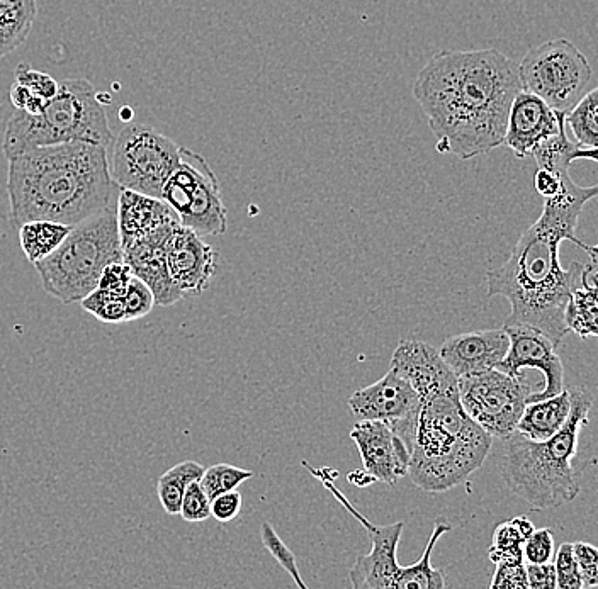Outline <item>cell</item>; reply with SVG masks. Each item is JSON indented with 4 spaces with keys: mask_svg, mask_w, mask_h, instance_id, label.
I'll use <instances>...</instances> for the list:
<instances>
[{
    "mask_svg": "<svg viewBox=\"0 0 598 589\" xmlns=\"http://www.w3.org/2000/svg\"><path fill=\"white\" fill-rule=\"evenodd\" d=\"M9 53H12L11 46L7 45L6 41L0 38V58L7 57Z\"/></svg>",
    "mask_w": 598,
    "mask_h": 589,
    "instance_id": "7dc6e473",
    "label": "cell"
},
{
    "mask_svg": "<svg viewBox=\"0 0 598 589\" xmlns=\"http://www.w3.org/2000/svg\"><path fill=\"white\" fill-rule=\"evenodd\" d=\"M36 14V0H0V38L12 51L28 40Z\"/></svg>",
    "mask_w": 598,
    "mask_h": 589,
    "instance_id": "83f0119b",
    "label": "cell"
},
{
    "mask_svg": "<svg viewBox=\"0 0 598 589\" xmlns=\"http://www.w3.org/2000/svg\"><path fill=\"white\" fill-rule=\"evenodd\" d=\"M490 588L529 589L525 562H500L497 564V571L491 579Z\"/></svg>",
    "mask_w": 598,
    "mask_h": 589,
    "instance_id": "ab89813d",
    "label": "cell"
},
{
    "mask_svg": "<svg viewBox=\"0 0 598 589\" xmlns=\"http://www.w3.org/2000/svg\"><path fill=\"white\" fill-rule=\"evenodd\" d=\"M252 477H254V472L242 469V467L232 466V464H215V466L204 469L199 484L203 486L204 493L208 494L209 500H213L218 494L237 489Z\"/></svg>",
    "mask_w": 598,
    "mask_h": 589,
    "instance_id": "f546056e",
    "label": "cell"
},
{
    "mask_svg": "<svg viewBox=\"0 0 598 589\" xmlns=\"http://www.w3.org/2000/svg\"><path fill=\"white\" fill-rule=\"evenodd\" d=\"M570 394V416L553 437L536 442L514 432L505 438L502 479L534 510L559 508L580 493L573 459L580 432L588 425L593 398L582 386L571 388Z\"/></svg>",
    "mask_w": 598,
    "mask_h": 589,
    "instance_id": "5b68a950",
    "label": "cell"
},
{
    "mask_svg": "<svg viewBox=\"0 0 598 589\" xmlns=\"http://www.w3.org/2000/svg\"><path fill=\"white\" fill-rule=\"evenodd\" d=\"M510 347L505 359L497 365V371L522 379L524 369H537L544 376V388L527 398V403L541 401L561 393L565 389V367L559 359L558 350L542 331L529 325H505Z\"/></svg>",
    "mask_w": 598,
    "mask_h": 589,
    "instance_id": "5bb4252c",
    "label": "cell"
},
{
    "mask_svg": "<svg viewBox=\"0 0 598 589\" xmlns=\"http://www.w3.org/2000/svg\"><path fill=\"white\" fill-rule=\"evenodd\" d=\"M554 573H556V588L582 589L583 581L580 569L573 556V544H563L553 557Z\"/></svg>",
    "mask_w": 598,
    "mask_h": 589,
    "instance_id": "e575fe53",
    "label": "cell"
},
{
    "mask_svg": "<svg viewBox=\"0 0 598 589\" xmlns=\"http://www.w3.org/2000/svg\"><path fill=\"white\" fill-rule=\"evenodd\" d=\"M520 87L566 114L587 94L593 70L571 41L553 40L534 46L517 65Z\"/></svg>",
    "mask_w": 598,
    "mask_h": 589,
    "instance_id": "ba28073f",
    "label": "cell"
},
{
    "mask_svg": "<svg viewBox=\"0 0 598 589\" xmlns=\"http://www.w3.org/2000/svg\"><path fill=\"white\" fill-rule=\"evenodd\" d=\"M218 269V253L203 236L179 225L167 243V270L184 298L208 289Z\"/></svg>",
    "mask_w": 598,
    "mask_h": 589,
    "instance_id": "9a60e30c",
    "label": "cell"
},
{
    "mask_svg": "<svg viewBox=\"0 0 598 589\" xmlns=\"http://www.w3.org/2000/svg\"><path fill=\"white\" fill-rule=\"evenodd\" d=\"M260 537H262V542L266 545V549L269 550V554H271V556L279 562V566L283 567L284 571L293 578L294 584L301 589L308 588L305 581L301 579V574H299L296 556L291 552L288 545L284 544L283 539L277 535V532L274 530L271 523H262V527H260Z\"/></svg>",
    "mask_w": 598,
    "mask_h": 589,
    "instance_id": "d6a6232c",
    "label": "cell"
},
{
    "mask_svg": "<svg viewBox=\"0 0 598 589\" xmlns=\"http://www.w3.org/2000/svg\"><path fill=\"white\" fill-rule=\"evenodd\" d=\"M116 216L121 248L179 221V216L162 199L145 196L130 189L119 191Z\"/></svg>",
    "mask_w": 598,
    "mask_h": 589,
    "instance_id": "44dd1931",
    "label": "cell"
},
{
    "mask_svg": "<svg viewBox=\"0 0 598 589\" xmlns=\"http://www.w3.org/2000/svg\"><path fill=\"white\" fill-rule=\"evenodd\" d=\"M9 99H11L12 106L16 107L17 111H23L28 114H40L45 109L48 102L43 101L41 97L33 94L28 87L12 82L11 90H9Z\"/></svg>",
    "mask_w": 598,
    "mask_h": 589,
    "instance_id": "7bdbcfd3",
    "label": "cell"
},
{
    "mask_svg": "<svg viewBox=\"0 0 598 589\" xmlns=\"http://www.w3.org/2000/svg\"><path fill=\"white\" fill-rule=\"evenodd\" d=\"M597 116L598 89L593 87L565 114L566 130H571L576 143L587 146V148H597Z\"/></svg>",
    "mask_w": 598,
    "mask_h": 589,
    "instance_id": "f1b7e54d",
    "label": "cell"
},
{
    "mask_svg": "<svg viewBox=\"0 0 598 589\" xmlns=\"http://www.w3.org/2000/svg\"><path fill=\"white\" fill-rule=\"evenodd\" d=\"M573 556L580 569L583 588L598 586V549L587 542L573 544Z\"/></svg>",
    "mask_w": 598,
    "mask_h": 589,
    "instance_id": "f35d334b",
    "label": "cell"
},
{
    "mask_svg": "<svg viewBox=\"0 0 598 589\" xmlns=\"http://www.w3.org/2000/svg\"><path fill=\"white\" fill-rule=\"evenodd\" d=\"M123 304H125V321H136L140 318L152 313L153 306H155V298H153L150 287L138 279L136 275L131 277L130 284L123 292Z\"/></svg>",
    "mask_w": 598,
    "mask_h": 589,
    "instance_id": "836d02e7",
    "label": "cell"
},
{
    "mask_svg": "<svg viewBox=\"0 0 598 589\" xmlns=\"http://www.w3.org/2000/svg\"><path fill=\"white\" fill-rule=\"evenodd\" d=\"M131 277H133V272H131L130 265L126 264L125 260L111 262L102 270L99 286L97 287L118 294V296H123V292L130 284Z\"/></svg>",
    "mask_w": 598,
    "mask_h": 589,
    "instance_id": "60d3db41",
    "label": "cell"
},
{
    "mask_svg": "<svg viewBox=\"0 0 598 589\" xmlns=\"http://www.w3.org/2000/svg\"><path fill=\"white\" fill-rule=\"evenodd\" d=\"M457 391L469 418L476 421L491 438L505 440L515 432L532 388L522 379L490 369L473 376L459 377Z\"/></svg>",
    "mask_w": 598,
    "mask_h": 589,
    "instance_id": "8fae6325",
    "label": "cell"
},
{
    "mask_svg": "<svg viewBox=\"0 0 598 589\" xmlns=\"http://www.w3.org/2000/svg\"><path fill=\"white\" fill-rule=\"evenodd\" d=\"M160 199L172 208L182 226L199 236H221L228 216L220 184L206 158L181 146V162L164 184Z\"/></svg>",
    "mask_w": 598,
    "mask_h": 589,
    "instance_id": "30bf717a",
    "label": "cell"
},
{
    "mask_svg": "<svg viewBox=\"0 0 598 589\" xmlns=\"http://www.w3.org/2000/svg\"><path fill=\"white\" fill-rule=\"evenodd\" d=\"M571 411L570 389L551 398L532 401L525 404L524 413L520 416L515 432L529 440H548L565 425Z\"/></svg>",
    "mask_w": 598,
    "mask_h": 589,
    "instance_id": "7402d4cb",
    "label": "cell"
},
{
    "mask_svg": "<svg viewBox=\"0 0 598 589\" xmlns=\"http://www.w3.org/2000/svg\"><path fill=\"white\" fill-rule=\"evenodd\" d=\"M508 347L510 340L503 328L468 331L444 340L439 355L459 379L497 369V365L505 359Z\"/></svg>",
    "mask_w": 598,
    "mask_h": 589,
    "instance_id": "d6986e66",
    "label": "cell"
},
{
    "mask_svg": "<svg viewBox=\"0 0 598 589\" xmlns=\"http://www.w3.org/2000/svg\"><path fill=\"white\" fill-rule=\"evenodd\" d=\"M597 275L590 277L582 286L576 287L566 304L565 323L568 331L580 338L598 335Z\"/></svg>",
    "mask_w": 598,
    "mask_h": 589,
    "instance_id": "484cf974",
    "label": "cell"
},
{
    "mask_svg": "<svg viewBox=\"0 0 598 589\" xmlns=\"http://www.w3.org/2000/svg\"><path fill=\"white\" fill-rule=\"evenodd\" d=\"M179 225L181 221L123 248V260L130 265L133 275L150 287L158 306H172L184 299L167 270V243Z\"/></svg>",
    "mask_w": 598,
    "mask_h": 589,
    "instance_id": "ac0fdd59",
    "label": "cell"
},
{
    "mask_svg": "<svg viewBox=\"0 0 598 589\" xmlns=\"http://www.w3.org/2000/svg\"><path fill=\"white\" fill-rule=\"evenodd\" d=\"M529 589H556L553 561L544 564H525Z\"/></svg>",
    "mask_w": 598,
    "mask_h": 589,
    "instance_id": "ee69618b",
    "label": "cell"
},
{
    "mask_svg": "<svg viewBox=\"0 0 598 589\" xmlns=\"http://www.w3.org/2000/svg\"><path fill=\"white\" fill-rule=\"evenodd\" d=\"M121 113H123V116H121L123 121H128V119H130V114L133 116V111H131L130 107H123V109H121Z\"/></svg>",
    "mask_w": 598,
    "mask_h": 589,
    "instance_id": "c3c4849f",
    "label": "cell"
},
{
    "mask_svg": "<svg viewBox=\"0 0 598 589\" xmlns=\"http://www.w3.org/2000/svg\"><path fill=\"white\" fill-rule=\"evenodd\" d=\"M350 438L359 449L364 471L374 481L395 486L401 477L408 476L410 450L383 421L359 420Z\"/></svg>",
    "mask_w": 598,
    "mask_h": 589,
    "instance_id": "2e32d148",
    "label": "cell"
},
{
    "mask_svg": "<svg viewBox=\"0 0 598 589\" xmlns=\"http://www.w3.org/2000/svg\"><path fill=\"white\" fill-rule=\"evenodd\" d=\"M390 369L405 377L420 398L439 389L457 386L456 374L441 359L439 350L418 340H401L398 343Z\"/></svg>",
    "mask_w": 598,
    "mask_h": 589,
    "instance_id": "ffe728a7",
    "label": "cell"
},
{
    "mask_svg": "<svg viewBox=\"0 0 598 589\" xmlns=\"http://www.w3.org/2000/svg\"><path fill=\"white\" fill-rule=\"evenodd\" d=\"M14 82L28 87L33 94L41 97L43 101H50L58 92V80L53 79L48 73L34 70L28 63H19L14 72Z\"/></svg>",
    "mask_w": 598,
    "mask_h": 589,
    "instance_id": "d590c367",
    "label": "cell"
},
{
    "mask_svg": "<svg viewBox=\"0 0 598 589\" xmlns=\"http://www.w3.org/2000/svg\"><path fill=\"white\" fill-rule=\"evenodd\" d=\"M7 162L9 219L16 228L34 219L74 226L118 208L121 187L109 172L106 146L68 141L34 148Z\"/></svg>",
    "mask_w": 598,
    "mask_h": 589,
    "instance_id": "3957f363",
    "label": "cell"
},
{
    "mask_svg": "<svg viewBox=\"0 0 598 589\" xmlns=\"http://www.w3.org/2000/svg\"><path fill=\"white\" fill-rule=\"evenodd\" d=\"M114 141L109 172L121 189L160 199L181 162V146L147 124H128Z\"/></svg>",
    "mask_w": 598,
    "mask_h": 589,
    "instance_id": "9c48e42d",
    "label": "cell"
},
{
    "mask_svg": "<svg viewBox=\"0 0 598 589\" xmlns=\"http://www.w3.org/2000/svg\"><path fill=\"white\" fill-rule=\"evenodd\" d=\"M525 564H544L553 561L554 537L551 528H539L522 545Z\"/></svg>",
    "mask_w": 598,
    "mask_h": 589,
    "instance_id": "74e56055",
    "label": "cell"
},
{
    "mask_svg": "<svg viewBox=\"0 0 598 589\" xmlns=\"http://www.w3.org/2000/svg\"><path fill=\"white\" fill-rule=\"evenodd\" d=\"M597 194V186H578L570 174L563 175L558 194L546 199L507 262L488 270V296H502L512 306L505 325L537 328L556 347L563 342L568 299L597 275L598 248L576 238L580 214Z\"/></svg>",
    "mask_w": 598,
    "mask_h": 589,
    "instance_id": "6da1fadb",
    "label": "cell"
},
{
    "mask_svg": "<svg viewBox=\"0 0 598 589\" xmlns=\"http://www.w3.org/2000/svg\"><path fill=\"white\" fill-rule=\"evenodd\" d=\"M563 126L565 114L556 113L531 92L520 90L508 111L502 146L510 148L517 158L531 157L536 146L556 135Z\"/></svg>",
    "mask_w": 598,
    "mask_h": 589,
    "instance_id": "e0dca14e",
    "label": "cell"
},
{
    "mask_svg": "<svg viewBox=\"0 0 598 589\" xmlns=\"http://www.w3.org/2000/svg\"><path fill=\"white\" fill-rule=\"evenodd\" d=\"M179 515L189 523L206 522L211 517V500L199 481H192L187 486Z\"/></svg>",
    "mask_w": 598,
    "mask_h": 589,
    "instance_id": "8d00e7d4",
    "label": "cell"
},
{
    "mask_svg": "<svg viewBox=\"0 0 598 589\" xmlns=\"http://www.w3.org/2000/svg\"><path fill=\"white\" fill-rule=\"evenodd\" d=\"M80 306L102 323H125L123 298L113 292L104 291L101 287L87 294L80 301Z\"/></svg>",
    "mask_w": 598,
    "mask_h": 589,
    "instance_id": "1f68e13d",
    "label": "cell"
},
{
    "mask_svg": "<svg viewBox=\"0 0 598 589\" xmlns=\"http://www.w3.org/2000/svg\"><path fill=\"white\" fill-rule=\"evenodd\" d=\"M114 136L94 85L85 79L58 82L40 114L17 111L7 121L2 150L7 160L40 146L85 141L108 148Z\"/></svg>",
    "mask_w": 598,
    "mask_h": 589,
    "instance_id": "8992f818",
    "label": "cell"
},
{
    "mask_svg": "<svg viewBox=\"0 0 598 589\" xmlns=\"http://www.w3.org/2000/svg\"><path fill=\"white\" fill-rule=\"evenodd\" d=\"M121 260L116 209H106L72 226L60 247L34 264V269L48 296L75 304L97 289L106 265Z\"/></svg>",
    "mask_w": 598,
    "mask_h": 589,
    "instance_id": "52a82bcc",
    "label": "cell"
},
{
    "mask_svg": "<svg viewBox=\"0 0 598 589\" xmlns=\"http://www.w3.org/2000/svg\"><path fill=\"white\" fill-rule=\"evenodd\" d=\"M242 510V494L237 489L221 493L211 500V517L216 522L228 523L238 517Z\"/></svg>",
    "mask_w": 598,
    "mask_h": 589,
    "instance_id": "b9f144b4",
    "label": "cell"
},
{
    "mask_svg": "<svg viewBox=\"0 0 598 589\" xmlns=\"http://www.w3.org/2000/svg\"><path fill=\"white\" fill-rule=\"evenodd\" d=\"M531 157L537 162L539 169L551 170L554 174L570 172L571 163L575 160H592L597 162V148H587L576 141H571L563 126L556 135L551 136L532 150Z\"/></svg>",
    "mask_w": 598,
    "mask_h": 589,
    "instance_id": "603a6c76",
    "label": "cell"
},
{
    "mask_svg": "<svg viewBox=\"0 0 598 589\" xmlns=\"http://www.w3.org/2000/svg\"><path fill=\"white\" fill-rule=\"evenodd\" d=\"M566 174H570V172H565V174H554L551 170H537L536 179H534L536 180V182H534V184H536V191L539 192L544 199L556 196L559 189H561L563 175Z\"/></svg>",
    "mask_w": 598,
    "mask_h": 589,
    "instance_id": "f6af8a7d",
    "label": "cell"
},
{
    "mask_svg": "<svg viewBox=\"0 0 598 589\" xmlns=\"http://www.w3.org/2000/svg\"><path fill=\"white\" fill-rule=\"evenodd\" d=\"M303 466L313 476L322 481L323 486L333 494V498L342 503L345 510L349 511L352 517L357 518L362 527L366 528L367 535L371 537L373 549L366 556L359 557L354 567L350 569V584L356 589H395L396 579L400 574V564L396 559V550L400 544L401 533L405 528V522L391 523V525H376L367 520L361 511L352 506L345 494L335 486L337 471L330 467H311L306 460Z\"/></svg>",
    "mask_w": 598,
    "mask_h": 589,
    "instance_id": "7c38bea8",
    "label": "cell"
},
{
    "mask_svg": "<svg viewBox=\"0 0 598 589\" xmlns=\"http://www.w3.org/2000/svg\"><path fill=\"white\" fill-rule=\"evenodd\" d=\"M520 87L517 63L495 48L444 50L413 84L441 153L471 160L502 146L508 111Z\"/></svg>",
    "mask_w": 598,
    "mask_h": 589,
    "instance_id": "7a4b0ae2",
    "label": "cell"
},
{
    "mask_svg": "<svg viewBox=\"0 0 598 589\" xmlns=\"http://www.w3.org/2000/svg\"><path fill=\"white\" fill-rule=\"evenodd\" d=\"M72 226L48 221V219H34L19 226V245L29 264H38L55 252L65 236L70 233Z\"/></svg>",
    "mask_w": 598,
    "mask_h": 589,
    "instance_id": "cb8c5ba5",
    "label": "cell"
},
{
    "mask_svg": "<svg viewBox=\"0 0 598 589\" xmlns=\"http://www.w3.org/2000/svg\"><path fill=\"white\" fill-rule=\"evenodd\" d=\"M420 404L412 384L390 369L379 381L352 394L349 410L357 420L383 421L412 454Z\"/></svg>",
    "mask_w": 598,
    "mask_h": 589,
    "instance_id": "4fadbf2b",
    "label": "cell"
},
{
    "mask_svg": "<svg viewBox=\"0 0 598 589\" xmlns=\"http://www.w3.org/2000/svg\"><path fill=\"white\" fill-rule=\"evenodd\" d=\"M451 530V525L444 520L434 523V532L430 535L429 544L425 547L424 554L415 564L400 567V574L396 579L395 589H442L446 588L447 581L444 571L435 569L430 564V556L435 544L439 542L444 533Z\"/></svg>",
    "mask_w": 598,
    "mask_h": 589,
    "instance_id": "d4e9b609",
    "label": "cell"
},
{
    "mask_svg": "<svg viewBox=\"0 0 598 589\" xmlns=\"http://www.w3.org/2000/svg\"><path fill=\"white\" fill-rule=\"evenodd\" d=\"M347 479H349V483L356 484L359 488H366V486L376 483L374 477L369 472L364 471V469L362 471L349 472Z\"/></svg>",
    "mask_w": 598,
    "mask_h": 589,
    "instance_id": "bcb514c9",
    "label": "cell"
},
{
    "mask_svg": "<svg viewBox=\"0 0 598 589\" xmlns=\"http://www.w3.org/2000/svg\"><path fill=\"white\" fill-rule=\"evenodd\" d=\"M408 476L427 493H446L485 464L493 438L469 418L454 388L420 398Z\"/></svg>",
    "mask_w": 598,
    "mask_h": 589,
    "instance_id": "277c9868",
    "label": "cell"
},
{
    "mask_svg": "<svg viewBox=\"0 0 598 589\" xmlns=\"http://www.w3.org/2000/svg\"><path fill=\"white\" fill-rule=\"evenodd\" d=\"M204 467L194 460H184L170 467L169 471L164 472L158 477L157 494L158 500L162 503L167 515H179L181 511L182 498L186 493V488L192 481H199L203 476Z\"/></svg>",
    "mask_w": 598,
    "mask_h": 589,
    "instance_id": "4316f807",
    "label": "cell"
},
{
    "mask_svg": "<svg viewBox=\"0 0 598 589\" xmlns=\"http://www.w3.org/2000/svg\"><path fill=\"white\" fill-rule=\"evenodd\" d=\"M524 533L520 532L514 520L502 522L495 528L493 542H491L488 557L497 566L500 562L524 561L522 545L525 542Z\"/></svg>",
    "mask_w": 598,
    "mask_h": 589,
    "instance_id": "4dcf8cb0",
    "label": "cell"
}]
</instances>
